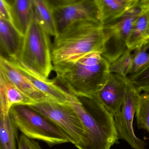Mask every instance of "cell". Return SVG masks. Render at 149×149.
Segmentation results:
<instances>
[{
	"mask_svg": "<svg viewBox=\"0 0 149 149\" xmlns=\"http://www.w3.org/2000/svg\"><path fill=\"white\" fill-rule=\"evenodd\" d=\"M144 3L145 8L148 11L149 15L148 26V31H147V37H148V43L149 44V2L147 3Z\"/></svg>",
	"mask_w": 149,
	"mask_h": 149,
	"instance_id": "obj_27",
	"label": "cell"
},
{
	"mask_svg": "<svg viewBox=\"0 0 149 149\" xmlns=\"http://www.w3.org/2000/svg\"><path fill=\"white\" fill-rule=\"evenodd\" d=\"M103 25L120 18L140 0H96Z\"/></svg>",
	"mask_w": 149,
	"mask_h": 149,
	"instance_id": "obj_15",
	"label": "cell"
},
{
	"mask_svg": "<svg viewBox=\"0 0 149 149\" xmlns=\"http://www.w3.org/2000/svg\"><path fill=\"white\" fill-rule=\"evenodd\" d=\"M23 38L10 22L0 19L1 56L10 59L17 58Z\"/></svg>",
	"mask_w": 149,
	"mask_h": 149,
	"instance_id": "obj_14",
	"label": "cell"
},
{
	"mask_svg": "<svg viewBox=\"0 0 149 149\" xmlns=\"http://www.w3.org/2000/svg\"><path fill=\"white\" fill-rule=\"evenodd\" d=\"M52 10L58 33L70 25L82 21H92L103 24L96 0H80L57 7Z\"/></svg>",
	"mask_w": 149,
	"mask_h": 149,
	"instance_id": "obj_8",
	"label": "cell"
},
{
	"mask_svg": "<svg viewBox=\"0 0 149 149\" xmlns=\"http://www.w3.org/2000/svg\"><path fill=\"white\" fill-rule=\"evenodd\" d=\"M5 1H7L10 5H12V3H13V1H14V0H5Z\"/></svg>",
	"mask_w": 149,
	"mask_h": 149,
	"instance_id": "obj_28",
	"label": "cell"
},
{
	"mask_svg": "<svg viewBox=\"0 0 149 149\" xmlns=\"http://www.w3.org/2000/svg\"><path fill=\"white\" fill-rule=\"evenodd\" d=\"M143 9V3L140 1L119 19L103 25L104 51L101 55L109 64L117 60L128 49V38Z\"/></svg>",
	"mask_w": 149,
	"mask_h": 149,
	"instance_id": "obj_6",
	"label": "cell"
},
{
	"mask_svg": "<svg viewBox=\"0 0 149 149\" xmlns=\"http://www.w3.org/2000/svg\"><path fill=\"white\" fill-rule=\"evenodd\" d=\"M10 113H0V149H18V130Z\"/></svg>",
	"mask_w": 149,
	"mask_h": 149,
	"instance_id": "obj_19",
	"label": "cell"
},
{
	"mask_svg": "<svg viewBox=\"0 0 149 149\" xmlns=\"http://www.w3.org/2000/svg\"><path fill=\"white\" fill-rule=\"evenodd\" d=\"M50 35L33 19L23 38L17 58L34 72L48 79L53 71Z\"/></svg>",
	"mask_w": 149,
	"mask_h": 149,
	"instance_id": "obj_4",
	"label": "cell"
},
{
	"mask_svg": "<svg viewBox=\"0 0 149 149\" xmlns=\"http://www.w3.org/2000/svg\"><path fill=\"white\" fill-rule=\"evenodd\" d=\"M133 88L128 76L110 73L106 84L97 96L114 116L120 111L127 95Z\"/></svg>",
	"mask_w": 149,
	"mask_h": 149,
	"instance_id": "obj_10",
	"label": "cell"
},
{
	"mask_svg": "<svg viewBox=\"0 0 149 149\" xmlns=\"http://www.w3.org/2000/svg\"><path fill=\"white\" fill-rule=\"evenodd\" d=\"M9 113L18 130L29 138L43 141L50 147L70 143L58 126L29 106H13Z\"/></svg>",
	"mask_w": 149,
	"mask_h": 149,
	"instance_id": "obj_5",
	"label": "cell"
},
{
	"mask_svg": "<svg viewBox=\"0 0 149 149\" xmlns=\"http://www.w3.org/2000/svg\"><path fill=\"white\" fill-rule=\"evenodd\" d=\"M140 95L141 93L134 88H132L127 95L120 111L114 116L119 136L134 149H146V142L136 136L133 127L134 117Z\"/></svg>",
	"mask_w": 149,
	"mask_h": 149,
	"instance_id": "obj_9",
	"label": "cell"
},
{
	"mask_svg": "<svg viewBox=\"0 0 149 149\" xmlns=\"http://www.w3.org/2000/svg\"><path fill=\"white\" fill-rule=\"evenodd\" d=\"M0 19L12 23L11 5L5 0H0Z\"/></svg>",
	"mask_w": 149,
	"mask_h": 149,
	"instance_id": "obj_25",
	"label": "cell"
},
{
	"mask_svg": "<svg viewBox=\"0 0 149 149\" xmlns=\"http://www.w3.org/2000/svg\"><path fill=\"white\" fill-rule=\"evenodd\" d=\"M80 0H47L52 8L73 3Z\"/></svg>",
	"mask_w": 149,
	"mask_h": 149,
	"instance_id": "obj_26",
	"label": "cell"
},
{
	"mask_svg": "<svg viewBox=\"0 0 149 149\" xmlns=\"http://www.w3.org/2000/svg\"><path fill=\"white\" fill-rule=\"evenodd\" d=\"M103 26L101 23L82 21L59 32L52 44L53 65L75 60L91 52L103 53Z\"/></svg>",
	"mask_w": 149,
	"mask_h": 149,
	"instance_id": "obj_3",
	"label": "cell"
},
{
	"mask_svg": "<svg viewBox=\"0 0 149 149\" xmlns=\"http://www.w3.org/2000/svg\"><path fill=\"white\" fill-rule=\"evenodd\" d=\"M0 71L20 91L36 103L51 100L36 88L19 71L10 59L2 56H0Z\"/></svg>",
	"mask_w": 149,
	"mask_h": 149,
	"instance_id": "obj_12",
	"label": "cell"
},
{
	"mask_svg": "<svg viewBox=\"0 0 149 149\" xmlns=\"http://www.w3.org/2000/svg\"><path fill=\"white\" fill-rule=\"evenodd\" d=\"M11 7L12 24L24 36L34 17L31 0H14Z\"/></svg>",
	"mask_w": 149,
	"mask_h": 149,
	"instance_id": "obj_16",
	"label": "cell"
},
{
	"mask_svg": "<svg viewBox=\"0 0 149 149\" xmlns=\"http://www.w3.org/2000/svg\"><path fill=\"white\" fill-rule=\"evenodd\" d=\"M29 107L58 126L75 147L82 142L84 136L83 124L69 104H62L49 99Z\"/></svg>",
	"mask_w": 149,
	"mask_h": 149,
	"instance_id": "obj_7",
	"label": "cell"
},
{
	"mask_svg": "<svg viewBox=\"0 0 149 149\" xmlns=\"http://www.w3.org/2000/svg\"><path fill=\"white\" fill-rule=\"evenodd\" d=\"M128 77L137 92L149 93V64L140 72Z\"/></svg>",
	"mask_w": 149,
	"mask_h": 149,
	"instance_id": "obj_23",
	"label": "cell"
},
{
	"mask_svg": "<svg viewBox=\"0 0 149 149\" xmlns=\"http://www.w3.org/2000/svg\"><path fill=\"white\" fill-rule=\"evenodd\" d=\"M149 45L145 44L141 47L134 50L133 61L129 75L136 74L146 68L149 64Z\"/></svg>",
	"mask_w": 149,
	"mask_h": 149,
	"instance_id": "obj_22",
	"label": "cell"
},
{
	"mask_svg": "<svg viewBox=\"0 0 149 149\" xmlns=\"http://www.w3.org/2000/svg\"><path fill=\"white\" fill-rule=\"evenodd\" d=\"M36 102L20 91L0 71V113L7 114L16 105L29 106Z\"/></svg>",
	"mask_w": 149,
	"mask_h": 149,
	"instance_id": "obj_13",
	"label": "cell"
},
{
	"mask_svg": "<svg viewBox=\"0 0 149 149\" xmlns=\"http://www.w3.org/2000/svg\"><path fill=\"white\" fill-rule=\"evenodd\" d=\"M132 51L128 49L120 57L109 65L110 73L128 76L130 73L133 58Z\"/></svg>",
	"mask_w": 149,
	"mask_h": 149,
	"instance_id": "obj_21",
	"label": "cell"
},
{
	"mask_svg": "<svg viewBox=\"0 0 149 149\" xmlns=\"http://www.w3.org/2000/svg\"><path fill=\"white\" fill-rule=\"evenodd\" d=\"M18 149H43L37 142L29 138L24 134L21 135L19 138Z\"/></svg>",
	"mask_w": 149,
	"mask_h": 149,
	"instance_id": "obj_24",
	"label": "cell"
},
{
	"mask_svg": "<svg viewBox=\"0 0 149 149\" xmlns=\"http://www.w3.org/2000/svg\"><path fill=\"white\" fill-rule=\"evenodd\" d=\"M10 60L36 88L50 99L62 104L70 102L73 95L59 86L54 79H49L40 76L24 65L17 58Z\"/></svg>",
	"mask_w": 149,
	"mask_h": 149,
	"instance_id": "obj_11",
	"label": "cell"
},
{
	"mask_svg": "<svg viewBox=\"0 0 149 149\" xmlns=\"http://www.w3.org/2000/svg\"><path fill=\"white\" fill-rule=\"evenodd\" d=\"M136 114L138 128L146 130L149 133V93L140 95Z\"/></svg>",
	"mask_w": 149,
	"mask_h": 149,
	"instance_id": "obj_20",
	"label": "cell"
},
{
	"mask_svg": "<svg viewBox=\"0 0 149 149\" xmlns=\"http://www.w3.org/2000/svg\"><path fill=\"white\" fill-rule=\"evenodd\" d=\"M68 104L79 116L84 129L78 149H111L119 142L114 116L101 103L97 95L78 98L73 95Z\"/></svg>",
	"mask_w": 149,
	"mask_h": 149,
	"instance_id": "obj_2",
	"label": "cell"
},
{
	"mask_svg": "<svg viewBox=\"0 0 149 149\" xmlns=\"http://www.w3.org/2000/svg\"><path fill=\"white\" fill-rule=\"evenodd\" d=\"M140 1L142 3H147L149 2V0H140Z\"/></svg>",
	"mask_w": 149,
	"mask_h": 149,
	"instance_id": "obj_29",
	"label": "cell"
},
{
	"mask_svg": "<svg viewBox=\"0 0 149 149\" xmlns=\"http://www.w3.org/2000/svg\"><path fill=\"white\" fill-rule=\"evenodd\" d=\"M143 5V11L136 20L127 41L128 49L132 51L148 42L149 15Z\"/></svg>",
	"mask_w": 149,
	"mask_h": 149,
	"instance_id": "obj_18",
	"label": "cell"
},
{
	"mask_svg": "<svg viewBox=\"0 0 149 149\" xmlns=\"http://www.w3.org/2000/svg\"><path fill=\"white\" fill-rule=\"evenodd\" d=\"M34 16L36 22L50 36L58 34L53 10L47 0H31Z\"/></svg>",
	"mask_w": 149,
	"mask_h": 149,
	"instance_id": "obj_17",
	"label": "cell"
},
{
	"mask_svg": "<svg viewBox=\"0 0 149 149\" xmlns=\"http://www.w3.org/2000/svg\"><path fill=\"white\" fill-rule=\"evenodd\" d=\"M110 64L99 52L78 59L53 64L54 79L69 93L78 98L97 95L106 84Z\"/></svg>",
	"mask_w": 149,
	"mask_h": 149,
	"instance_id": "obj_1",
	"label": "cell"
}]
</instances>
